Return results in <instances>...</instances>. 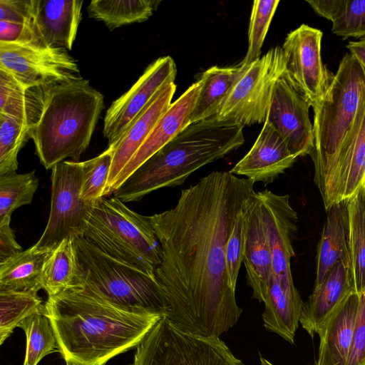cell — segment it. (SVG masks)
<instances>
[{"label": "cell", "mask_w": 365, "mask_h": 365, "mask_svg": "<svg viewBox=\"0 0 365 365\" xmlns=\"http://www.w3.org/2000/svg\"><path fill=\"white\" fill-rule=\"evenodd\" d=\"M242 68L240 63L230 67L214 66L200 76L201 88L190 114V124L215 115Z\"/></svg>", "instance_id": "obj_28"}, {"label": "cell", "mask_w": 365, "mask_h": 365, "mask_svg": "<svg viewBox=\"0 0 365 365\" xmlns=\"http://www.w3.org/2000/svg\"><path fill=\"white\" fill-rule=\"evenodd\" d=\"M51 209L46 228L34 246L51 251L63 240L83 237L95 203L81 196V162L64 160L52 168Z\"/></svg>", "instance_id": "obj_10"}, {"label": "cell", "mask_w": 365, "mask_h": 365, "mask_svg": "<svg viewBox=\"0 0 365 365\" xmlns=\"http://www.w3.org/2000/svg\"><path fill=\"white\" fill-rule=\"evenodd\" d=\"M66 365H73V364H66Z\"/></svg>", "instance_id": "obj_49"}, {"label": "cell", "mask_w": 365, "mask_h": 365, "mask_svg": "<svg viewBox=\"0 0 365 365\" xmlns=\"http://www.w3.org/2000/svg\"><path fill=\"white\" fill-rule=\"evenodd\" d=\"M112 149L108 148L99 155L81 162L83 173L81 196L89 202L106 197L113 160Z\"/></svg>", "instance_id": "obj_37"}, {"label": "cell", "mask_w": 365, "mask_h": 365, "mask_svg": "<svg viewBox=\"0 0 365 365\" xmlns=\"http://www.w3.org/2000/svg\"><path fill=\"white\" fill-rule=\"evenodd\" d=\"M257 195L272 255V275L284 284L294 285L291 259L294 256L292 242L297 231V214L288 195H277L267 189Z\"/></svg>", "instance_id": "obj_15"}, {"label": "cell", "mask_w": 365, "mask_h": 365, "mask_svg": "<svg viewBox=\"0 0 365 365\" xmlns=\"http://www.w3.org/2000/svg\"><path fill=\"white\" fill-rule=\"evenodd\" d=\"M310 107L284 71L274 86L265 121L274 128L297 157L310 155L314 147Z\"/></svg>", "instance_id": "obj_14"}, {"label": "cell", "mask_w": 365, "mask_h": 365, "mask_svg": "<svg viewBox=\"0 0 365 365\" xmlns=\"http://www.w3.org/2000/svg\"><path fill=\"white\" fill-rule=\"evenodd\" d=\"M49 252L34 245L0 262V289L37 294L43 289L42 268Z\"/></svg>", "instance_id": "obj_27"}, {"label": "cell", "mask_w": 365, "mask_h": 365, "mask_svg": "<svg viewBox=\"0 0 365 365\" xmlns=\"http://www.w3.org/2000/svg\"><path fill=\"white\" fill-rule=\"evenodd\" d=\"M176 90L175 82L165 84L130 125L112 147L113 160L106 196L112 194V187L125 165L145 140L152 129L171 105Z\"/></svg>", "instance_id": "obj_20"}, {"label": "cell", "mask_w": 365, "mask_h": 365, "mask_svg": "<svg viewBox=\"0 0 365 365\" xmlns=\"http://www.w3.org/2000/svg\"><path fill=\"white\" fill-rule=\"evenodd\" d=\"M200 88L198 78L171 103L118 175L112 187V194L139 166L190 125V114Z\"/></svg>", "instance_id": "obj_17"}, {"label": "cell", "mask_w": 365, "mask_h": 365, "mask_svg": "<svg viewBox=\"0 0 365 365\" xmlns=\"http://www.w3.org/2000/svg\"><path fill=\"white\" fill-rule=\"evenodd\" d=\"M264 328L294 344L304 302L294 285H286L272 275L263 302Z\"/></svg>", "instance_id": "obj_24"}, {"label": "cell", "mask_w": 365, "mask_h": 365, "mask_svg": "<svg viewBox=\"0 0 365 365\" xmlns=\"http://www.w3.org/2000/svg\"><path fill=\"white\" fill-rule=\"evenodd\" d=\"M83 274L74 240H63L47 255L43 265L41 283L48 297L80 287Z\"/></svg>", "instance_id": "obj_26"}, {"label": "cell", "mask_w": 365, "mask_h": 365, "mask_svg": "<svg viewBox=\"0 0 365 365\" xmlns=\"http://www.w3.org/2000/svg\"><path fill=\"white\" fill-rule=\"evenodd\" d=\"M331 23L332 33L344 40L365 37V0H344Z\"/></svg>", "instance_id": "obj_38"}, {"label": "cell", "mask_w": 365, "mask_h": 365, "mask_svg": "<svg viewBox=\"0 0 365 365\" xmlns=\"http://www.w3.org/2000/svg\"><path fill=\"white\" fill-rule=\"evenodd\" d=\"M320 339L317 360L314 365H337L324 339Z\"/></svg>", "instance_id": "obj_45"}, {"label": "cell", "mask_w": 365, "mask_h": 365, "mask_svg": "<svg viewBox=\"0 0 365 365\" xmlns=\"http://www.w3.org/2000/svg\"><path fill=\"white\" fill-rule=\"evenodd\" d=\"M297 158L274 128L265 121L250 151L229 172L266 185L291 168Z\"/></svg>", "instance_id": "obj_18"}, {"label": "cell", "mask_w": 365, "mask_h": 365, "mask_svg": "<svg viewBox=\"0 0 365 365\" xmlns=\"http://www.w3.org/2000/svg\"><path fill=\"white\" fill-rule=\"evenodd\" d=\"M316 257L314 286L321 284L337 262L349 266L347 199L331 205L327 210Z\"/></svg>", "instance_id": "obj_23"}, {"label": "cell", "mask_w": 365, "mask_h": 365, "mask_svg": "<svg viewBox=\"0 0 365 365\" xmlns=\"http://www.w3.org/2000/svg\"><path fill=\"white\" fill-rule=\"evenodd\" d=\"M319 29L302 24L286 36L282 49L286 73L314 109L322 102L334 75L323 64Z\"/></svg>", "instance_id": "obj_12"}, {"label": "cell", "mask_w": 365, "mask_h": 365, "mask_svg": "<svg viewBox=\"0 0 365 365\" xmlns=\"http://www.w3.org/2000/svg\"><path fill=\"white\" fill-rule=\"evenodd\" d=\"M253 185L230 172L215 171L182 189L173 208L150 216L161 247L155 274L168 302L166 317L183 331L220 337L241 315L225 250Z\"/></svg>", "instance_id": "obj_1"}, {"label": "cell", "mask_w": 365, "mask_h": 365, "mask_svg": "<svg viewBox=\"0 0 365 365\" xmlns=\"http://www.w3.org/2000/svg\"><path fill=\"white\" fill-rule=\"evenodd\" d=\"M365 178V101L340 151L336 167L323 202L331 205L349 199L363 185Z\"/></svg>", "instance_id": "obj_19"}, {"label": "cell", "mask_w": 365, "mask_h": 365, "mask_svg": "<svg viewBox=\"0 0 365 365\" xmlns=\"http://www.w3.org/2000/svg\"><path fill=\"white\" fill-rule=\"evenodd\" d=\"M26 334V354L23 365H38L41 360L58 351L51 322L43 309L22 321L19 327Z\"/></svg>", "instance_id": "obj_32"}, {"label": "cell", "mask_w": 365, "mask_h": 365, "mask_svg": "<svg viewBox=\"0 0 365 365\" xmlns=\"http://www.w3.org/2000/svg\"><path fill=\"white\" fill-rule=\"evenodd\" d=\"M53 87L24 86L0 68V113L16 119L30 130L38 122Z\"/></svg>", "instance_id": "obj_25"}, {"label": "cell", "mask_w": 365, "mask_h": 365, "mask_svg": "<svg viewBox=\"0 0 365 365\" xmlns=\"http://www.w3.org/2000/svg\"><path fill=\"white\" fill-rule=\"evenodd\" d=\"M359 296L351 292L336 309L319 333L337 365H345L351 346Z\"/></svg>", "instance_id": "obj_29"}, {"label": "cell", "mask_w": 365, "mask_h": 365, "mask_svg": "<svg viewBox=\"0 0 365 365\" xmlns=\"http://www.w3.org/2000/svg\"><path fill=\"white\" fill-rule=\"evenodd\" d=\"M133 365H244L220 337L182 330L163 316L137 346Z\"/></svg>", "instance_id": "obj_8"}, {"label": "cell", "mask_w": 365, "mask_h": 365, "mask_svg": "<svg viewBox=\"0 0 365 365\" xmlns=\"http://www.w3.org/2000/svg\"><path fill=\"white\" fill-rule=\"evenodd\" d=\"M285 70V58L279 46L242 66L214 117L243 127L264 123L274 86Z\"/></svg>", "instance_id": "obj_9"}, {"label": "cell", "mask_w": 365, "mask_h": 365, "mask_svg": "<svg viewBox=\"0 0 365 365\" xmlns=\"http://www.w3.org/2000/svg\"><path fill=\"white\" fill-rule=\"evenodd\" d=\"M260 359V365H274L268 361L267 359L264 358L261 354H259Z\"/></svg>", "instance_id": "obj_47"}, {"label": "cell", "mask_w": 365, "mask_h": 365, "mask_svg": "<svg viewBox=\"0 0 365 365\" xmlns=\"http://www.w3.org/2000/svg\"><path fill=\"white\" fill-rule=\"evenodd\" d=\"M349 267L354 292L365 289V188L347 199Z\"/></svg>", "instance_id": "obj_30"}, {"label": "cell", "mask_w": 365, "mask_h": 365, "mask_svg": "<svg viewBox=\"0 0 365 365\" xmlns=\"http://www.w3.org/2000/svg\"><path fill=\"white\" fill-rule=\"evenodd\" d=\"M44 312L58 352L73 365H105L137 346L163 317L128 312L77 288L48 297Z\"/></svg>", "instance_id": "obj_2"}, {"label": "cell", "mask_w": 365, "mask_h": 365, "mask_svg": "<svg viewBox=\"0 0 365 365\" xmlns=\"http://www.w3.org/2000/svg\"><path fill=\"white\" fill-rule=\"evenodd\" d=\"M354 292L349 266L337 262L304 302L299 324L311 337L319 334L342 302Z\"/></svg>", "instance_id": "obj_21"}, {"label": "cell", "mask_w": 365, "mask_h": 365, "mask_svg": "<svg viewBox=\"0 0 365 365\" xmlns=\"http://www.w3.org/2000/svg\"><path fill=\"white\" fill-rule=\"evenodd\" d=\"M160 3L158 0H93L87 10L90 17L103 21L112 30L147 21Z\"/></svg>", "instance_id": "obj_31"}, {"label": "cell", "mask_w": 365, "mask_h": 365, "mask_svg": "<svg viewBox=\"0 0 365 365\" xmlns=\"http://www.w3.org/2000/svg\"><path fill=\"white\" fill-rule=\"evenodd\" d=\"M346 48L349 53L354 56L365 67V37L349 42Z\"/></svg>", "instance_id": "obj_46"}, {"label": "cell", "mask_w": 365, "mask_h": 365, "mask_svg": "<svg viewBox=\"0 0 365 365\" xmlns=\"http://www.w3.org/2000/svg\"><path fill=\"white\" fill-rule=\"evenodd\" d=\"M359 296L354 335L345 365H365V289Z\"/></svg>", "instance_id": "obj_41"}, {"label": "cell", "mask_w": 365, "mask_h": 365, "mask_svg": "<svg viewBox=\"0 0 365 365\" xmlns=\"http://www.w3.org/2000/svg\"><path fill=\"white\" fill-rule=\"evenodd\" d=\"M0 68L29 87L50 88L83 78L68 50L46 45L0 42Z\"/></svg>", "instance_id": "obj_11"}, {"label": "cell", "mask_w": 365, "mask_h": 365, "mask_svg": "<svg viewBox=\"0 0 365 365\" xmlns=\"http://www.w3.org/2000/svg\"><path fill=\"white\" fill-rule=\"evenodd\" d=\"M30 138L29 128L16 119L0 113V175L18 170V155Z\"/></svg>", "instance_id": "obj_35"}, {"label": "cell", "mask_w": 365, "mask_h": 365, "mask_svg": "<svg viewBox=\"0 0 365 365\" xmlns=\"http://www.w3.org/2000/svg\"><path fill=\"white\" fill-rule=\"evenodd\" d=\"M279 0L254 1L248 31V48L240 63L247 66L258 59L269 25L277 10Z\"/></svg>", "instance_id": "obj_36"}, {"label": "cell", "mask_w": 365, "mask_h": 365, "mask_svg": "<svg viewBox=\"0 0 365 365\" xmlns=\"http://www.w3.org/2000/svg\"><path fill=\"white\" fill-rule=\"evenodd\" d=\"M74 242L83 274L77 289L128 312L168 314L167 297L155 277L110 257L85 237Z\"/></svg>", "instance_id": "obj_6"}, {"label": "cell", "mask_w": 365, "mask_h": 365, "mask_svg": "<svg viewBox=\"0 0 365 365\" xmlns=\"http://www.w3.org/2000/svg\"><path fill=\"white\" fill-rule=\"evenodd\" d=\"M307 2L317 14L332 21L342 6L344 0H312L307 1Z\"/></svg>", "instance_id": "obj_44"}, {"label": "cell", "mask_w": 365, "mask_h": 365, "mask_svg": "<svg viewBox=\"0 0 365 365\" xmlns=\"http://www.w3.org/2000/svg\"><path fill=\"white\" fill-rule=\"evenodd\" d=\"M176 74L174 60L169 56L160 57L145 68L128 91L112 103L106 111L103 129L104 138L108 141V147L113 146L119 140L165 84L175 82Z\"/></svg>", "instance_id": "obj_13"}, {"label": "cell", "mask_w": 365, "mask_h": 365, "mask_svg": "<svg viewBox=\"0 0 365 365\" xmlns=\"http://www.w3.org/2000/svg\"><path fill=\"white\" fill-rule=\"evenodd\" d=\"M104 107L103 95L84 78L50 89L38 122L29 130L46 169L67 158L78 162Z\"/></svg>", "instance_id": "obj_4"}, {"label": "cell", "mask_w": 365, "mask_h": 365, "mask_svg": "<svg viewBox=\"0 0 365 365\" xmlns=\"http://www.w3.org/2000/svg\"><path fill=\"white\" fill-rule=\"evenodd\" d=\"M83 237L110 257L155 277L161 247L150 217L116 197L96 202Z\"/></svg>", "instance_id": "obj_7"}, {"label": "cell", "mask_w": 365, "mask_h": 365, "mask_svg": "<svg viewBox=\"0 0 365 365\" xmlns=\"http://www.w3.org/2000/svg\"><path fill=\"white\" fill-rule=\"evenodd\" d=\"M83 4L82 0H37L36 25L46 45L71 50Z\"/></svg>", "instance_id": "obj_22"}, {"label": "cell", "mask_w": 365, "mask_h": 365, "mask_svg": "<svg viewBox=\"0 0 365 365\" xmlns=\"http://www.w3.org/2000/svg\"><path fill=\"white\" fill-rule=\"evenodd\" d=\"M0 42L46 45L36 22L21 24L0 21Z\"/></svg>", "instance_id": "obj_40"}, {"label": "cell", "mask_w": 365, "mask_h": 365, "mask_svg": "<svg viewBox=\"0 0 365 365\" xmlns=\"http://www.w3.org/2000/svg\"><path fill=\"white\" fill-rule=\"evenodd\" d=\"M11 219L0 221V262L22 251L10 226Z\"/></svg>", "instance_id": "obj_43"}, {"label": "cell", "mask_w": 365, "mask_h": 365, "mask_svg": "<svg viewBox=\"0 0 365 365\" xmlns=\"http://www.w3.org/2000/svg\"><path fill=\"white\" fill-rule=\"evenodd\" d=\"M37 0H0V21L31 24L36 22Z\"/></svg>", "instance_id": "obj_42"}, {"label": "cell", "mask_w": 365, "mask_h": 365, "mask_svg": "<svg viewBox=\"0 0 365 365\" xmlns=\"http://www.w3.org/2000/svg\"><path fill=\"white\" fill-rule=\"evenodd\" d=\"M43 308L38 294L0 289V344L24 319Z\"/></svg>", "instance_id": "obj_33"}, {"label": "cell", "mask_w": 365, "mask_h": 365, "mask_svg": "<svg viewBox=\"0 0 365 365\" xmlns=\"http://www.w3.org/2000/svg\"><path fill=\"white\" fill-rule=\"evenodd\" d=\"M244 251L243 208L239 212L229 236L225 250L226 267L230 286L236 289Z\"/></svg>", "instance_id": "obj_39"}, {"label": "cell", "mask_w": 365, "mask_h": 365, "mask_svg": "<svg viewBox=\"0 0 365 365\" xmlns=\"http://www.w3.org/2000/svg\"><path fill=\"white\" fill-rule=\"evenodd\" d=\"M365 101V67L346 53L321 104L314 109V182L325 200L342 146Z\"/></svg>", "instance_id": "obj_5"}, {"label": "cell", "mask_w": 365, "mask_h": 365, "mask_svg": "<svg viewBox=\"0 0 365 365\" xmlns=\"http://www.w3.org/2000/svg\"><path fill=\"white\" fill-rule=\"evenodd\" d=\"M245 142L243 126L215 117L192 123L139 166L113 192L123 202L160 188L181 185L201 167L225 157Z\"/></svg>", "instance_id": "obj_3"}, {"label": "cell", "mask_w": 365, "mask_h": 365, "mask_svg": "<svg viewBox=\"0 0 365 365\" xmlns=\"http://www.w3.org/2000/svg\"><path fill=\"white\" fill-rule=\"evenodd\" d=\"M363 185L364 186V188H365V178H364Z\"/></svg>", "instance_id": "obj_48"}, {"label": "cell", "mask_w": 365, "mask_h": 365, "mask_svg": "<svg viewBox=\"0 0 365 365\" xmlns=\"http://www.w3.org/2000/svg\"><path fill=\"white\" fill-rule=\"evenodd\" d=\"M244 251L242 262L252 296L263 302L272 277V255L262 217L260 202L254 192L243 207Z\"/></svg>", "instance_id": "obj_16"}, {"label": "cell", "mask_w": 365, "mask_h": 365, "mask_svg": "<svg viewBox=\"0 0 365 365\" xmlns=\"http://www.w3.org/2000/svg\"><path fill=\"white\" fill-rule=\"evenodd\" d=\"M38 186L34 170L0 175V221L11 219L16 209L30 204Z\"/></svg>", "instance_id": "obj_34"}]
</instances>
